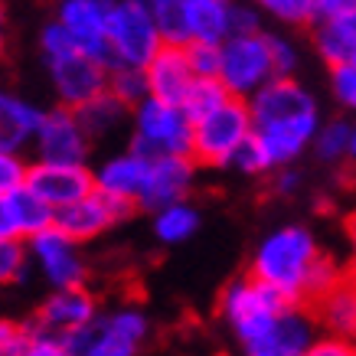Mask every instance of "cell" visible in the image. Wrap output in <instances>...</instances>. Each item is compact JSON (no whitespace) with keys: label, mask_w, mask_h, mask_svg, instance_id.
<instances>
[{"label":"cell","mask_w":356,"mask_h":356,"mask_svg":"<svg viewBox=\"0 0 356 356\" xmlns=\"http://www.w3.org/2000/svg\"><path fill=\"white\" fill-rule=\"evenodd\" d=\"M108 92L118 98L121 105H128V108L134 111L140 102L151 98L147 72H144V69H134V65H115L108 72Z\"/></svg>","instance_id":"obj_31"},{"label":"cell","mask_w":356,"mask_h":356,"mask_svg":"<svg viewBox=\"0 0 356 356\" xmlns=\"http://www.w3.org/2000/svg\"><path fill=\"white\" fill-rule=\"evenodd\" d=\"M108 10L111 0H59L56 20L72 33L79 49L111 69V46H108Z\"/></svg>","instance_id":"obj_11"},{"label":"cell","mask_w":356,"mask_h":356,"mask_svg":"<svg viewBox=\"0 0 356 356\" xmlns=\"http://www.w3.org/2000/svg\"><path fill=\"white\" fill-rule=\"evenodd\" d=\"M314 340H317V314L307 311V304H294L261 340L245 346V356H304Z\"/></svg>","instance_id":"obj_17"},{"label":"cell","mask_w":356,"mask_h":356,"mask_svg":"<svg viewBox=\"0 0 356 356\" xmlns=\"http://www.w3.org/2000/svg\"><path fill=\"white\" fill-rule=\"evenodd\" d=\"M65 343H69L72 356H138L140 350V343H134L131 337H124L115 327L111 314H98L92 324L65 337Z\"/></svg>","instance_id":"obj_22"},{"label":"cell","mask_w":356,"mask_h":356,"mask_svg":"<svg viewBox=\"0 0 356 356\" xmlns=\"http://www.w3.org/2000/svg\"><path fill=\"white\" fill-rule=\"evenodd\" d=\"M321 255V245L307 226H281L259 242L248 261V275L255 281H265L291 298L294 304H304V281L311 275V265Z\"/></svg>","instance_id":"obj_1"},{"label":"cell","mask_w":356,"mask_h":356,"mask_svg":"<svg viewBox=\"0 0 356 356\" xmlns=\"http://www.w3.org/2000/svg\"><path fill=\"white\" fill-rule=\"evenodd\" d=\"M46 121V111L20 95H0V154H23L33 147Z\"/></svg>","instance_id":"obj_21"},{"label":"cell","mask_w":356,"mask_h":356,"mask_svg":"<svg viewBox=\"0 0 356 356\" xmlns=\"http://www.w3.org/2000/svg\"><path fill=\"white\" fill-rule=\"evenodd\" d=\"M255 7L281 26H311L314 23V0H255Z\"/></svg>","instance_id":"obj_33"},{"label":"cell","mask_w":356,"mask_h":356,"mask_svg":"<svg viewBox=\"0 0 356 356\" xmlns=\"http://www.w3.org/2000/svg\"><path fill=\"white\" fill-rule=\"evenodd\" d=\"M128 151L157 161V157H193V121L180 105L157 98L140 102L131 111Z\"/></svg>","instance_id":"obj_3"},{"label":"cell","mask_w":356,"mask_h":356,"mask_svg":"<svg viewBox=\"0 0 356 356\" xmlns=\"http://www.w3.org/2000/svg\"><path fill=\"white\" fill-rule=\"evenodd\" d=\"M49 69V79H53V88L59 95V105L79 111L82 105L95 102L98 95L108 92V65L86 56L82 49L72 56H63V59H53L46 63Z\"/></svg>","instance_id":"obj_8"},{"label":"cell","mask_w":356,"mask_h":356,"mask_svg":"<svg viewBox=\"0 0 356 356\" xmlns=\"http://www.w3.org/2000/svg\"><path fill=\"white\" fill-rule=\"evenodd\" d=\"M30 245V259L40 265L43 278L53 284V291L63 288H86L88 278V265L79 252V242L69 238L63 229H46L40 236L26 242Z\"/></svg>","instance_id":"obj_10"},{"label":"cell","mask_w":356,"mask_h":356,"mask_svg":"<svg viewBox=\"0 0 356 356\" xmlns=\"http://www.w3.org/2000/svg\"><path fill=\"white\" fill-rule=\"evenodd\" d=\"M76 115H79V121H82L86 134L92 138V144L102 140V138H108V134H115L124 121H131V108L128 105H121L111 92H105V95H98L95 102L82 105Z\"/></svg>","instance_id":"obj_26"},{"label":"cell","mask_w":356,"mask_h":356,"mask_svg":"<svg viewBox=\"0 0 356 356\" xmlns=\"http://www.w3.org/2000/svg\"><path fill=\"white\" fill-rule=\"evenodd\" d=\"M271 186H275V193H278V196H294L298 190H301V173L291 170V167L275 170V173H271Z\"/></svg>","instance_id":"obj_46"},{"label":"cell","mask_w":356,"mask_h":356,"mask_svg":"<svg viewBox=\"0 0 356 356\" xmlns=\"http://www.w3.org/2000/svg\"><path fill=\"white\" fill-rule=\"evenodd\" d=\"M346 281L343 268H340V261L334 259V255H317V261L311 265V275H307V281H304V304L307 307H317V304L324 301V298H330V294L340 288Z\"/></svg>","instance_id":"obj_29"},{"label":"cell","mask_w":356,"mask_h":356,"mask_svg":"<svg viewBox=\"0 0 356 356\" xmlns=\"http://www.w3.org/2000/svg\"><path fill=\"white\" fill-rule=\"evenodd\" d=\"M288 307H294L288 294L265 284V281H255L252 275L229 281L222 294H219V314L229 324V330L236 334V340L242 343V350L268 334Z\"/></svg>","instance_id":"obj_2"},{"label":"cell","mask_w":356,"mask_h":356,"mask_svg":"<svg viewBox=\"0 0 356 356\" xmlns=\"http://www.w3.org/2000/svg\"><path fill=\"white\" fill-rule=\"evenodd\" d=\"M350 10H356V0H314V23L334 20V17H343Z\"/></svg>","instance_id":"obj_45"},{"label":"cell","mask_w":356,"mask_h":356,"mask_svg":"<svg viewBox=\"0 0 356 356\" xmlns=\"http://www.w3.org/2000/svg\"><path fill=\"white\" fill-rule=\"evenodd\" d=\"M92 138L86 134L82 121L72 108H49L36 140H33V161L40 163H69V167H88Z\"/></svg>","instance_id":"obj_7"},{"label":"cell","mask_w":356,"mask_h":356,"mask_svg":"<svg viewBox=\"0 0 356 356\" xmlns=\"http://www.w3.org/2000/svg\"><path fill=\"white\" fill-rule=\"evenodd\" d=\"M163 46H190V0H147Z\"/></svg>","instance_id":"obj_27"},{"label":"cell","mask_w":356,"mask_h":356,"mask_svg":"<svg viewBox=\"0 0 356 356\" xmlns=\"http://www.w3.org/2000/svg\"><path fill=\"white\" fill-rule=\"evenodd\" d=\"M330 95L343 111H353L356 115V65H334L330 69Z\"/></svg>","instance_id":"obj_36"},{"label":"cell","mask_w":356,"mask_h":356,"mask_svg":"<svg viewBox=\"0 0 356 356\" xmlns=\"http://www.w3.org/2000/svg\"><path fill=\"white\" fill-rule=\"evenodd\" d=\"M321 115H307V118L294 121H275V124H255V144L261 147L271 173L291 167L307 147H314L317 131H321Z\"/></svg>","instance_id":"obj_14"},{"label":"cell","mask_w":356,"mask_h":356,"mask_svg":"<svg viewBox=\"0 0 356 356\" xmlns=\"http://www.w3.org/2000/svg\"><path fill=\"white\" fill-rule=\"evenodd\" d=\"M23 356H72V350H69V343H65V337H56V334H40L33 337L30 350Z\"/></svg>","instance_id":"obj_43"},{"label":"cell","mask_w":356,"mask_h":356,"mask_svg":"<svg viewBox=\"0 0 356 356\" xmlns=\"http://www.w3.org/2000/svg\"><path fill=\"white\" fill-rule=\"evenodd\" d=\"M353 65H356V59H353Z\"/></svg>","instance_id":"obj_49"},{"label":"cell","mask_w":356,"mask_h":356,"mask_svg":"<svg viewBox=\"0 0 356 356\" xmlns=\"http://www.w3.org/2000/svg\"><path fill=\"white\" fill-rule=\"evenodd\" d=\"M252 134H255V121L248 102L229 98L222 108L193 121V161L209 170H226L232 167L236 154L252 140Z\"/></svg>","instance_id":"obj_4"},{"label":"cell","mask_w":356,"mask_h":356,"mask_svg":"<svg viewBox=\"0 0 356 356\" xmlns=\"http://www.w3.org/2000/svg\"><path fill=\"white\" fill-rule=\"evenodd\" d=\"M26 190H33L46 206H53L56 213H59L65 206H72L95 193V173H92V167L33 161L30 177H26Z\"/></svg>","instance_id":"obj_12"},{"label":"cell","mask_w":356,"mask_h":356,"mask_svg":"<svg viewBox=\"0 0 356 356\" xmlns=\"http://www.w3.org/2000/svg\"><path fill=\"white\" fill-rule=\"evenodd\" d=\"M317 324L330 337L356 340V278H346L330 298L317 304Z\"/></svg>","instance_id":"obj_25"},{"label":"cell","mask_w":356,"mask_h":356,"mask_svg":"<svg viewBox=\"0 0 356 356\" xmlns=\"http://www.w3.org/2000/svg\"><path fill=\"white\" fill-rule=\"evenodd\" d=\"M252 121L255 124H275V121H294L307 115H321L317 98L298 82V79H275L248 98Z\"/></svg>","instance_id":"obj_16"},{"label":"cell","mask_w":356,"mask_h":356,"mask_svg":"<svg viewBox=\"0 0 356 356\" xmlns=\"http://www.w3.org/2000/svg\"><path fill=\"white\" fill-rule=\"evenodd\" d=\"M30 163L33 161H23V154H0V193H13L26 186Z\"/></svg>","instance_id":"obj_39"},{"label":"cell","mask_w":356,"mask_h":356,"mask_svg":"<svg viewBox=\"0 0 356 356\" xmlns=\"http://www.w3.org/2000/svg\"><path fill=\"white\" fill-rule=\"evenodd\" d=\"M144 72H147L151 98L184 108L186 95H190V88H193V82H196V72H193V65H190L186 46H163Z\"/></svg>","instance_id":"obj_19"},{"label":"cell","mask_w":356,"mask_h":356,"mask_svg":"<svg viewBox=\"0 0 356 356\" xmlns=\"http://www.w3.org/2000/svg\"><path fill=\"white\" fill-rule=\"evenodd\" d=\"M190 65H193L196 79H219L222 72V46L213 43H190L186 46Z\"/></svg>","instance_id":"obj_37"},{"label":"cell","mask_w":356,"mask_h":356,"mask_svg":"<svg viewBox=\"0 0 356 356\" xmlns=\"http://www.w3.org/2000/svg\"><path fill=\"white\" fill-rule=\"evenodd\" d=\"M311 43L317 49V56L327 63V69L353 63L356 59V10L343 13V17H334V20L314 23Z\"/></svg>","instance_id":"obj_23"},{"label":"cell","mask_w":356,"mask_h":356,"mask_svg":"<svg viewBox=\"0 0 356 356\" xmlns=\"http://www.w3.org/2000/svg\"><path fill=\"white\" fill-rule=\"evenodd\" d=\"M350 161H356V124H353V144H350Z\"/></svg>","instance_id":"obj_48"},{"label":"cell","mask_w":356,"mask_h":356,"mask_svg":"<svg viewBox=\"0 0 356 356\" xmlns=\"http://www.w3.org/2000/svg\"><path fill=\"white\" fill-rule=\"evenodd\" d=\"M248 33H265V30H261V10H259V7L236 3V17H232V36H248Z\"/></svg>","instance_id":"obj_44"},{"label":"cell","mask_w":356,"mask_h":356,"mask_svg":"<svg viewBox=\"0 0 356 356\" xmlns=\"http://www.w3.org/2000/svg\"><path fill=\"white\" fill-rule=\"evenodd\" d=\"M350 144H353V124L346 118H334L321 124L317 140H314V154L324 163H340L350 161Z\"/></svg>","instance_id":"obj_30"},{"label":"cell","mask_w":356,"mask_h":356,"mask_svg":"<svg viewBox=\"0 0 356 356\" xmlns=\"http://www.w3.org/2000/svg\"><path fill=\"white\" fill-rule=\"evenodd\" d=\"M108 46L115 65H134V69L151 65V59L163 49V40L147 10V0H111Z\"/></svg>","instance_id":"obj_5"},{"label":"cell","mask_w":356,"mask_h":356,"mask_svg":"<svg viewBox=\"0 0 356 356\" xmlns=\"http://www.w3.org/2000/svg\"><path fill=\"white\" fill-rule=\"evenodd\" d=\"M26 261H30L26 242H0V278L7 284L26 278Z\"/></svg>","instance_id":"obj_38"},{"label":"cell","mask_w":356,"mask_h":356,"mask_svg":"<svg viewBox=\"0 0 356 356\" xmlns=\"http://www.w3.org/2000/svg\"><path fill=\"white\" fill-rule=\"evenodd\" d=\"M196 229H200V209L190 200L154 213V238L161 245H180L196 236Z\"/></svg>","instance_id":"obj_28"},{"label":"cell","mask_w":356,"mask_h":356,"mask_svg":"<svg viewBox=\"0 0 356 356\" xmlns=\"http://www.w3.org/2000/svg\"><path fill=\"white\" fill-rule=\"evenodd\" d=\"M304 356H356V340H343V337H317L314 346Z\"/></svg>","instance_id":"obj_42"},{"label":"cell","mask_w":356,"mask_h":356,"mask_svg":"<svg viewBox=\"0 0 356 356\" xmlns=\"http://www.w3.org/2000/svg\"><path fill=\"white\" fill-rule=\"evenodd\" d=\"M229 88L219 82V79H196L193 82V88H190V95H186V102H184V111L190 115V121H200V118H206L209 111H216V108H222L229 102Z\"/></svg>","instance_id":"obj_32"},{"label":"cell","mask_w":356,"mask_h":356,"mask_svg":"<svg viewBox=\"0 0 356 356\" xmlns=\"http://www.w3.org/2000/svg\"><path fill=\"white\" fill-rule=\"evenodd\" d=\"M40 53H43L46 63H53V59L79 53V43L72 40V33L65 30L63 23L53 20V23H46L43 33H40Z\"/></svg>","instance_id":"obj_35"},{"label":"cell","mask_w":356,"mask_h":356,"mask_svg":"<svg viewBox=\"0 0 356 356\" xmlns=\"http://www.w3.org/2000/svg\"><path fill=\"white\" fill-rule=\"evenodd\" d=\"M232 170L245 173V177H265V173H271L268 161H265V154H261V147L255 144V138L248 140L245 147L236 154V161H232Z\"/></svg>","instance_id":"obj_41"},{"label":"cell","mask_w":356,"mask_h":356,"mask_svg":"<svg viewBox=\"0 0 356 356\" xmlns=\"http://www.w3.org/2000/svg\"><path fill=\"white\" fill-rule=\"evenodd\" d=\"M147 170H151V161L134 151L105 157L98 167H92V173H95V193L138 203L140 193H144V184H147Z\"/></svg>","instance_id":"obj_20"},{"label":"cell","mask_w":356,"mask_h":356,"mask_svg":"<svg viewBox=\"0 0 356 356\" xmlns=\"http://www.w3.org/2000/svg\"><path fill=\"white\" fill-rule=\"evenodd\" d=\"M346 238H350V248H353V265H356V213L346 219Z\"/></svg>","instance_id":"obj_47"},{"label":"cell","mask_w":356,"mask_h":356,"mask_svg":"<svg viewBox=\"0 0 356 356\" xmlns=\"http://www.w3.org/2000/svg\"><path fill=\"white\" fill-rule=\"evenodd\" d=\"M56 226V209L40 196L20 186L13 193H0V242H33Z\"/></svg>","instance_id":"obj_15"},{"label":"cell","mask_w":356,"mask_h":356,"mask_svg":"<svg viewBox=\"0 0 356 356\" xmlns=\"http://www.w3.org/2000/svg\"><path fill=\"white\" fill-rule=\"evenodd\" d=\"M140 206L131 203V200H118V196H102L92 193L79 203L65 206L56 213V229H63L69 238H76L79 245L82 242H92L102 232H108L111 226H118L124 219H131Z\"/></svg>","instance_id":"obj_9"},{"label":"cell","mask_w":356,"mask_h":356,"mask_svg":"<svg viewBox=\"0 0 356 356\" xmlns=\"http://www.w3.org/2000/svg\"><path fill=\"white\" fill-rule=\"evenodd\" d=\"M196 170H200V163L193 157H157V161H151L147 184H144L138 206L144 213H161L167 206L186 203L193 193Z\"/></svg>","instance_id":"obj_13"},{"label":"cell","mask_w":356,"mask_h":356,"mask_svg":"<svg viewBox=\"0 0 356 356\" xmlns=\"http://www.w3.org/2000/svg\"><path fill=\"white\" fill-rule=\"evenodd\" d=\"M36 334H40V327L33 317L30 321H3L0 324V356H23Z\"/></svg>","instance_id":"obj_34"},{"label":"cell","mask_w":356,"mask_h":356,"mask_svg":"<svg viewBox=\"0 0 356 356\" xmlns=\"http://www.w3.org/2000/svg\"><path fill=\"white\" fill-rule=\"evenodd\" d=\"M268 43H271V59H275V76L278 79H294L298 63H301V56H298L294 43H288V40L278 36V33H268Z\"/></svg>","instance_id":"obj_40"},{"label":"cell","mask_w":356,"mask_h":356,"mask_svg":"<svg viewBox=\"0 0 356 356\" xmlns=\"http://www.w3.org/2000/svg\"><path fill=\"white\" fill-rule=\"evenodd\" d=\"M236 0H190V36L193 43L226 46L232 40Z\"/></svg>","instance_id":"obj_24"},{"label":"cell","mask_w":356,"mask_h":356,"mask_svg":"<svg viewBox=\"0 0 356 356\" xmlns=\"http://www.w3.org/2000/svg\"><path fill=\"white\" fill-rule=\"evenodd\" d=\"M98 317V304L92 298V291L86 288H63L53 291L40 304V311L33 314L36 327L43 334H56V337H69L82 330L86 324H92Z\"/></svg>","instance_id":"obj_18"},{"label":"cell","mask_w":356,"mask_h":356,"mask_svg":"<svg viewBox=\"0 0 356 356\" xmlns=\"http://www.w3.org/2000/svg\"><path fill=\"white\" fill-rule=\"evenodd\" d=\"M275 59H271L268 33H248V36H232L222 46V72L219 82L229 88L232 98H248L275 82Z\"/></svg>","instance_id":"obj_6"}]
</instances>
